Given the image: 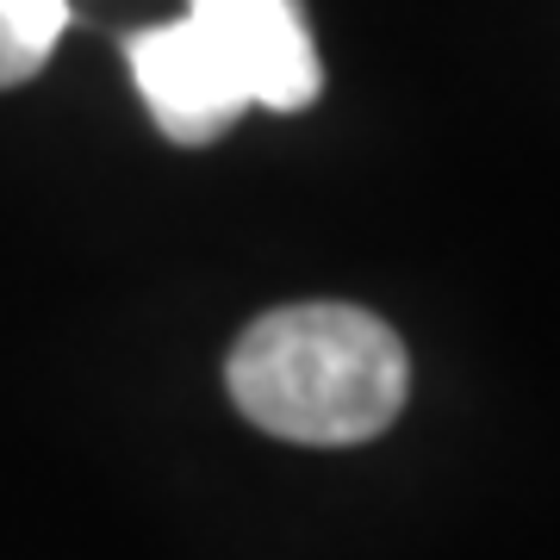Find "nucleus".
Segmentation results:
<instances>
[{
	"mask_svg": "<svg viewBox=\"0 0 560 560\" xmlns=\"http://www.w3.org/2000/svg\"><path fill=\"white\" fill-rule=\"evenodd\" d=\"M62 25H69V0H0V88L38 75Z\"/></svg>",
	"mask_w": 560,
	"mask_h": 560,
	"instance_id": "4",
	"label": "nucleus"
},
{
	"mask_svg": "<svg viewBox=\"0 0 560 560\" xmlns=\"http://www.w3.org/2000/svg\"><path fill=\"white\" fill-rule=\"evenodd\" d=\"M224 381L256 430L342 448L405 411L411 361L399 330L361 305H280L237 337Z\"/></svg>",
	"mask_w": 560,
	"mask_h": 560,
	"instance_id": "1",
	"label": "nucleus"
},
{
	"mask_svg": "<svg viewBox=\"0 0 560 560\" xmlns=\"http://www.w3.org/2000/svg\"><path fill=\"white\" fill-rule=\"evenodd\" d=\"M187 20L219 44V57L243 75L256 106L300 113L318 101L324 62L300 0H194Z\"/></svg>",
	"mask_w": 560,
	"mask_h": 560,
	"instance_id": "3",
	"label": "nucleus"
},
{
	"mask_svg": "<svg viewBox=\"0 0 560 560\" xmlns=\"http://www.w3.org/2000/svg\"><path fill=\"white\" fill-rule=\"evenodd\" d=\"M131 57V81H138L150 119L162 125V138L175 143H212L249 113V88L231 62L219 57V44L206 38L194 20H168L150 32L125 38Z\"/></svg>",
	"mask_w": 560,
	"mask_h": 560,
	"instance_id": "2",
	"label": "nucleus"
}]
</instances>
